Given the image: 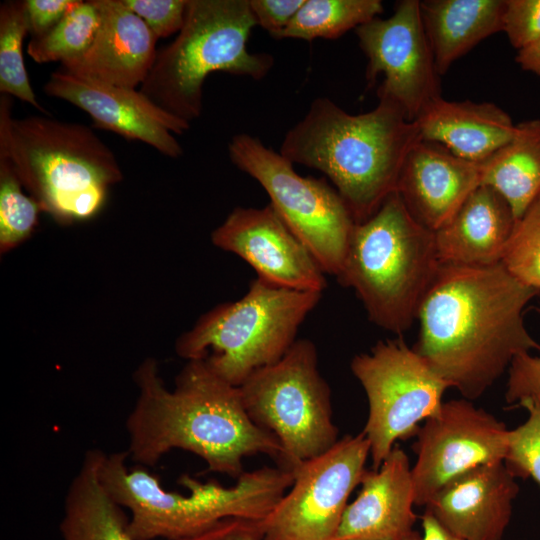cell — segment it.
Returning <instances> with one entry per match:
<instances>
[{"label":"cell","instance_id":"18","mask_svg":"<svg viewBox=\"0 0 540 540\" xmlns=\"http://www.w3.org/2000/svg\"><path fill=\"white\" fill-rule=\"evenodd\" d=\"M411 469L409 457L395 445L378 469L366 470L335 540H403L412 534L417 515Z\"/></svg>","mask_w":540,"mask_h":540},{"label":"cell","instance_id":"15","mask_svg":"<svg viewBox=\"0 0 540 540\" xmlns=\"http://www.w3.org/2000/svg\"><path fill=\"white\" fill-rule=\"evenodd\" d=\"M212 243L247 262L277 287L323 293L324 271L273 207H236L211 234Z\"/></svg>","mask_w":540,"mask_h":540},{"label":"cell","instance_id":"35","mask_svg":"<svg viewBox=\"0 0 540 540\" xmlns=\"http://www.w3.org/2000/svg\"><path fill=\"white\" fill-rule=\"evenodd\" d=\"M305 0H249L256 25L261 26L273 38L281 32Z\"/></svg>","mask_w":540,"mask_h":540},{"label":"cell","instance_id":"39","mask_svg":"<svg viewBox=\"0 0 540 540\" xmlns=\"http://www.w3.org/2000/svg\"><path fill=\"white\" fill-rule=\"evenodd\" d=\"M515 61L525 71L540 77V38L517 51Z\"/></svg>","mask_w":540,"mask_h":540},{"label":"cell","instance_id":"16","mask_svg":"<svg viewBox=\"0 0 540 540\" xmlns=\"http://www.w3.org/2000/svg\"><path fill=\"white\" fill-rule=\"evenodd\" d=\"M43 90L86 112L97 128L143 142L170 158L183 154L173 134H183L190 124L162 110L140 90L106 84L61 68L51 73Z\"/></svg>","mask_w":540,"mask_h":540},{"label":"cell","instance_id":"5","mask_svg":"<svg viewBox=\"0 0 540 540\" xmlns=\"http://www.w3.org/2000/svg\"><path fill=\"white\" fill-rule=\"evenodd\" d=\"M11 96L0 97V149L43 212L62 224L97 214L110 186L123 178L113 151L84 124L47 116L12 117Z\"/></svg>","mask_w":540,"mask_h":540},{"label":"cell","instance_id":"9","mask_svg":"<svg viewBox=\"0 0 540 540\" xmlns=\"http://www.w3.org/2000/svg\"><path fill=\"white\" fill-rule=\"evenodd\" d=\"M239 388L253 422L278 439L280 466L292 470L339 440L331 390L311 340L297 339L279 361L255 371Z\"/></svg>","mask_w":540,"mask_h":540},{"label":"cell","instance_id":"27","mask_svg":"<svg viewBox=\"0 0 540 540\" xmlns=\"http://www.w3.org/2000/svg\"><path fill=\"white\" fill-rule=\"evenodd\" d=\"M101 22L94 0H78L49 32L31 38L27 52L36 63H70L82 57L92 45Z\"/></svg>","mask_w":540,"mask_h":540},{"label":"cell","instance_id":"37","mask_svg":"<svg viewBox=\"0 0 540 540\" xmlns=\"http://www.w3.org/2000/svg\"><path fill=\"white\" fill-rule=\"evenodd\" d=\"M78 0H25L31 38L49 32Z\"/></svg>","mask_w":540,"mask_h":540},{"label":"cell","instance_id":"21","mask_svg":"<svg viewBox=\"0 0 540 540\" xmlns=\"http://www.w3.org/2000/svg\"><path fill=\"white\" fill-rule=\"evenodd\" d=\"M516 218L495 189L479 185L454 216L435 231L441 264L490 265L501 262Z\"/></svg>","mask_w":540,"mask_h":540},{"label":"cell","instance_id":"28","mask_svg":"<svg viewBox=\"0 0 540 540\" xmlns=\"http://www.w3.org/2000/svg\"><path fill=\"white\" fill-rule=\"evenodd\" d=\"M29 33L25 0L0 5V92L18 98L42 113L23 58V41Z\"/></svg>","mask_w":540,"mask_h":540},{"label":"cell","instance_id":"24","mask_svg":"<svg viewBox=\"0 0 540 540\" xmlns=\"http://www.w3.org/2000/svg\"><path fill=\"white\" fill-rule=\"evenodd\" d=\"M100 455L99 449L88 450L68 487L59 526L62 540H136L124 508L100 479Z\"/></svg>","mask_w":540,"mask_h":540},{"label":"cell","instance_id":"1","mask_svg":"<svg viewBox=\"0 0 540 540\" xmlns=\"http://www.w3.org/2000/svg\"><path fill=\"white\" fill-rule=\"evenodd\" d=\"M539 293L501 262L441 264L420 304L412 348L450 388L475 400L516 356L540 350L523 320L525 307Z\"/></svg>","mask_w":540,"mask_h":540},{"label":"cell","instance_id":"31","mask_svg":"<svg viewBox=\"0 0 540 540\" xmlns=\"http://www.w3.org/2000/svg\"><path fill=\"white\" fill-rule=\"evenodd\" d=\"M524 423L510 430L505 464L516 478H533L540 486V408L525 403Z\"/></svg>","mask_w":540,"mask_h":540},{"label":"cell","instance_id":"19","mask_svg":"<svg viewBox=\"0 0 540 540\" xmlns=\"http://www.w3.org/2000/svg\"><path fill=\"white\" fill-rule=\"evenodd\" d=\"M479 185V164L438 143L421 140L405 160L396 192L411 215L435 232Z\"/></svg>","mask_w":540,"mask_h":540},{"label":"cell","instance_id":"30","mask_svg":"<svg viewBox=\"0 0 540 540\" xmlns=\"http://www.w3.org/2000/svg\"><path fill=\"white\" fill-rule=\"evenodd\" d=\"M501 263L518 280L540 290V194L516 220Z\"/></svg>","mask_w":540,"mask_h":540},{"label":"cell","instance_id":"23","mask_svg":"<svg viewBox=\"0 0 540 540\" xmlns=\"http://www.w3.org/2000/svg\"><path fill=\"white\" fill-rule=\"evenodd\" d=\"M419 6L440 76L482 40L503 30L505 0H424Z\"/></svg>","mask_w":540,"mask_h":540},{"label":"cell","instance_id":"33","mask_svg":"<svg viewBox=\"0 0 540 540\" xmlns=\"http://www.w3.org/2000/svg\"><path fill=\"white\" fill-rule=\"evenodd\" d=\"M518 50L540 38V0H505L503 30Z\"/></svg>","mask_w":540,"mask_h":540},{"label":"cell","instance_id":"3","mask_svg":"<svg viewBox=\"0 0 540 540\" xmlns=\"http://www.w3.org/2000/svg\"><path fill=\"white\" fill-rule=\"evenodd\" d=\"M378 99L374 109L356 115L327 97L314 99L285 134L279 151L293 164L324 173L356 223L396 192L405 160L422 140L417 123L396 101Z\"/></svg>","mask_w":540,"mask_h":540},{"label":"cell","instance_id":"20","mask_svg":"<svg viewBox=\"0 0 540 540\" xmlns=\"http://www.w3.org/2000/svg\"><path fill=\"white\" fill-rule=\"evenodd\" d=\"M101 16L95 39L79 59L61 69L106 84L136 88L152 69L157 38L122 0H94Z\"/></svg>","mask_w":540,"mask_h":540},{"label":"cell","instance_id":"38","mask_svg":"<svg viewBox=\"0 0 540 540\" xmlns=\"http://www.w3.org/2000/svg\"><path fill=\"white\" fill-rule=\"evenodd\" d=\"M423 533L416 531L403 540H463L445 528L430 512L425 510L422 516Z\"/></svg>","mask_w":540,"mask_h":540},{"label":"cell","instance_id":"13","mask_svg":"<svg viewBox=\"0 0 540 540\" xmlns=\"http://www.w3.org/2000/svg\"><path fill=\"white\" fill-rule=\"evenodd\" d=\"M509 432L468 399L444 402L416 435L411 469L415 505L426 506L445 485L475 468L504 461Z\"/></svg>","mask_w":540,"mask_h":540},{"label":"cell","instance_id":"17","mask_svg":"<svg viewBox=\"0 0 540 540\" xmlns=\"http://www.w3.org/2000/svg\"><path fill=\"white\" fill-rule=\"evenodd\" d=\"M504 461L480 466L445 485L425 506L463 540H501L519 492Z\"/></svg>","mask_w":540,"mask_h":540},{"label":"cell","instance_id":"26","mask_svg":"<svg viewBox=\"0 0 540 540\" xmlns=\"http://www.w3.org/2000/svg\"><path fill=\"white\" fill-rule=\"evenodd\" d=\"M383 11L380 0H305L286 28L274 38L336 39Z\"/></svg>","mask_w":540,"mask_h":540},{"label":"cell","instance_id":"6","mask_svg":"<svg viewBox=\"0 0 540 540\" xmlns=\"http://www.w3.org/2000/svg\"><path fill=\"white\" fill-rule=\"evenodd\" d=\"M440 265L435 233L394 192L372 216L355 224L336 278L354 290L372 323L401 334L417 319Z\"/></svg>","mask_w":540,"mask_h":540},{"label":"cell","instance_id":"32","mask_svg":"<svg viewBox=\"0 0 540 540\" xmlns=\"http://www.w3.org/2000/svg\"><path fill=\"white\" fill-rule=\"evenodd\" d=\"M149 27L157 39L179 32L188 0H122Z\"/></svg>","mask_w":540,"mask_h":540},{"label":"cell","instance_id":"22","mask_svg":"<svg viewBox=\"0 0 540 540\" xmlns=\"http://www.w3.org/2000/svg\"><path fill=\"white\" fill-rule=\"evenodd\" d=\"M421 139L438 143L454 155L480 164L513 136L515 123L491 102H432L416 119Z\"/></svg>","mask_w":540,"mask_h":540},{"label":"cell","instance_id":"36","mask_svg":"<svg viewBox=\"0 0 540 540\" xmlns=\"http://www.w3.org/2000/svg\"><path fill=\"white\" fill-rule=\"evenodd\" d=\"M179 540H263V529L261 520L230 517Z\"/></svg>","mask_w":540,"mask_h":540},{"label":"cell","instance_id":"14","mask_svg":"<svg viewBox=\"0 0 540 540\" xmlns=\"http://www.w3.org/2000/svg\"><path fill=\"white\" fill-rule=\"evenodd\" d=\"M420 1L401 0L394 13L376 17L355 29L359 46L368 59L369 84L382 75L377 96L396 101L409 121L442 97L440 75L424 30Z\"/></svg>","mask_w":540,"mask_h":540},{"label":"cell","instance_id":"10","mask_svg":"<svg viewBox=\"0 0 540 540\" xmlns=\"http://www.w3.org/2000/svg\"><path fill=\"white\" fill-rule=\"evenodd\" d=\"M228 154L238 169L263 187L269 204L324 273L337 276L356 224L338 191L325 179L301 176L290 160L253 135H234Z\"/></svg>","mask_w":540,"mask_h":540},{"label":"cell","instance_id":"25","mask_svg":"<svg viewBox=\"0 0 540 540\" xmlns=\"http://www.w3.org/2000/svg\"><path fill=\"white\" fill-rule=\"evenodd\" d=\"M479 168L480 185L495 189L520 218L540 194V119L517 123L511 139Z\"/></svg>","mask_w":540,"mask_h":540},{"label":"cell","instance_id":"4","mask_svg":"<svg viewBox=\"0 0 540 540\" xmlns=\"http://www.w3.org/2000/svg\"><path fill=\"white\" fill-rule=\"evenodd\" d=\"M128 452L101 451L99 475L107 491L130 511L128 531L136 540H179L239 517L263 520L291 487L293 472L282 466L244 471L233 486L188 474L179 483L187 494L168 491L147 467H129Z\"/></svg>","mask_w":540,"mask_h":540},{"label":"cell","instance_id":"29","mask_svg":"<svg viewBox=\"0 0 540 540\" xmlns=\"http://www.w3.org/2000/svg\"><path fill=\"white\" fill-rule=\"evenodd\" d=\"M23 184L8 153L0 149V249L6 253L35 229L40 203L23 191Z\"/></svg>","mask_w":540,"mask_h":540},{"label":"cell","instance_id":"8","mask_svg":"<svg viewBox=\"0 0 540 540\" xmlns=\"http://www.w3.org/2000/svg\"><path fill=\"white\" fill-rule=\"evenodd\" d=\"M322 293L286 289L254 279L246 294L214 307L176 342V353L204 360L219 377L241 386L255 371L279 361Z\"/></svg>","mask_w":540,"mask_h":540},{"label":"cell","instance_id":"2","mask_svg":"<svg viewBox=\"0 0 540 540\" xmlns=\"http://www.w3.org/2000/svg\"><path fill=\"white\" fill-rule=\"evenodd\" d=\"M135 405L126 419L128 456L145 467L155 466L174 449L200 457L209 472L237 479L246 457L265 454L279 461L278 439L248 415L240 388L200 360L187 361L175 388L163 383L157 362L148 358L134 374Z\"/></svg>","mask_w":540,"mask_h":540},{"label":"cell","instance_id":"11","mask_svg":"<svg viewBox=\"0 0 540 540\" xmlns=\"http://www.w3.org/2000/svg\"><path fill=\"white\" fill-rule=\"evenodd\" d=\"M350 369L364 389L369 412L363 433L378 469L396 442L417 435L436 415L449 385L402 339L379 341L353 357Z\"/></svg>","mask_w":540,"mask_h":540},{"label":"cell","instance_id":"34","mask_svg":"<svg viewBox=\"0 0 540 540\" xmlns=\"http://www.w3.org/2000/svg\"><path fill=\"white\" fill-rule=\"evenodd\" d=\"M507 372L506 402L515 406L530 403L540 408V355L516 356Z\"/></svg>","mask_w":540,"mask_h":540},{"label":"cell","instance_id":"12","mask_svg":"<svg viewBox=\"0 0 540 540\" xmlns=\"http://www.w3.org/2000/svg\"><path fill=\"white\" fill-rule=\"evenodd\" d=\"M368 456L370 444L361 432L294 467L291 487L261 520L263 540H335Z\"/></svg>","mask_w":540,"mask_h":540},{"label":"cell","instance_id":"7","mask_svg":"<svg viewBox=\"0 0 540 540\" xmlns=\"http://www.w3.org/2000/svg\"><path fill=\"white\" fill-rule=\"evenodd\" d=\"M257 26L249 0H188L175 39L157 51L140 91L162 110L190 124L203 109V85L213 72L261 80L274 65L247 43Z\"/></svg>","mask_w":540,"mask_h":540}]
</instances>
